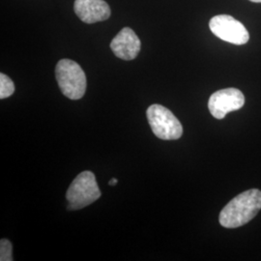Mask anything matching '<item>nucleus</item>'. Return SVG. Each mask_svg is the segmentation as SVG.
<instances>
[{
	"instance_id": "1",
	"label": "nucleus",
	"mask_w": 261,
	"mask_h": 261,
	"mask_svg": "<svg viewBox=\"0 0 261 261\" xmlns=\"http://www.w3.org/2000/svg\"><path fill=\"white\" fill-rule=\"evenodd\" d=\"M261 210V191L251 189L235 196L221 211L219 222L225 228L248 224Z\"/></svg>"
},
{
	"instance_id": "6",
	"label": "nucleus",
	"mask_w": 261,
	"mask_h": 261,
	"mask_svg": "<svg viewBox=\"0 0 261 261\" xmlns=\"http://www.w3.org/2000/svg\"><path fill=\"white\" fill-rule=\"evenodd\" d=\"M245 105V96L237 88H225L212 94L208 109L216 119H224L228 112L238 111Z\"/></svg>"
},
{
	"instance_id": "2",
	"label": "nucleus",
	"mask_w": 261,
	"mask_h": 261,
	"mask_svg": "<svg viewBox=\"0 0 261 261\" xmlns=\"http://www.w3.org/2000/svg\"><path fill=\"white\" fill-rule=\"evenodd\" d=\"M56 81L64 96L71 100L84 97L86 90V76L84 70L76 62L61 59L56 68Z\"/></svg>"
},
{
	"instance_id": "4",
	"label": "nucleus",
	"mask_w": 261,
	"mask_h": 261,
	"mask_svg": "<svg viewBox=\"0 0 261 261\" xmlns=\"http://www.w3.org/2000/svg\"><path fill=\"white\" fill-rule=\"evenodd\" d=\"M150 127L154 135L164 140H175L183 135V126L176 116L164 106H150L146 112Z\"/></svg>"
},
{
	"instance_id": "5",
	"label": "nucleus",
	"mask_w": 261,
	"mask_h": 261,
	"mask_svg": "<svg viewBox=\"0 0 261 261\" xmlns=\"http://www.w3.org/2000/svg\"><path fill=\"white\" fill-rule=\"evenodd\" d=\"M209 28L215 36L233 45H245L250 39L244 24L228 15L215 16L209 21Z\"/></svg>"
},
{
	"instance_id": "12",
	"label": "nucleus",
	"mask_w": 261,
	"mask_h": 261,
	"mask_svg": "<svg viewBox=\"0 0 261 261\" xmlns=\"http://www.w3.org/2000/svg\"><path fill=\"white\" fill-rule=\"evenodd\" d=\"M250 1L254 2V3H261V0H250Z\"/></svg>"
},
{
	"instance_id": "11",
	"label": "nucleus",
	"mask_w": 261,
	"mask_h": 261,
	"mask_svg": "<svg viewBox=\"0 0 261 261\" xmlns=\"http://www.w3.org/2000/svg\"><path fill=\"white\" fill-rule=\"evenodd\" d=\"M117 184V179L116 178H113L112 179L110 182H109V185L110 186H114V185H116Z\"/></svg>"
},
{
	"instance_id": "7",
	"label": "nucleus",
	"mask_w": 261,
	"mask_h": 261,
	"mask_svg": "<svg viewBox=\"0 0 261 261\" xmlns=\"http://www.w3.org/2000/svg\"><path fill=\"white\" fill-rule=\"evenodd\" d=\"M140 38L130 28H124L112 39L111 48L113 54L123 60H133L140 53Z\"/></svg>"
},
{
	"instance_id": "3",
	"label": "nucleus",
	"mask_w": 261,
	"mask_h": 261,
	"mask_svg": "<svg viewBox=\"0 0 261 261\" xmlns=\"http://www.w3.org/2000/svg\"><path fill=\"white\" fill-rule=\"evenodd\" d=\"M100 196L101 192L93 172L84 171L74 179L66 193L69 201L68 210H77L90 205Z\"/></svg>"
},
{
	"instance_id": "10",
	"label": "nucleus",
	"mask_w": 261,
	"mask_h": 261,
	"mask_svg": "<svg viewBox=\"0 0 261 261\" xmlns=\"http://www.w3.org/2000/svg\"><path fill=\"white\" fill-rule=\"evenodd\" d=\"M0 260L13 261L12 244L7 239H2L0 242Z\"/></svg>"
},
{
	"instance_id": "9",
	"label": "nucleus",
	"mask_w": 261,
	"mask_h": 261,
	"mask_svg": "<svg viewBox=\"0 0 261 261\" xmlns=\"http://www.w3.org/2000/svg\"><path fill=\"white\" fill-rule=\"evenodd\" d=\"M15 92V85L8 75L0 74V99H6Z\"/></svg>"
},
{
	"instance_id": "8",
	"label": "nucleus",
	"mask_w": 261,
	"mask_h": 261,
	"mask_svg": "<svg viewBox=\"0 0 261 261\" xmlns=\"http://www.w3.org/2000/svg\"><path fill=\"white\" fill-rule=\"evenodd\" d=\"M74 10L82 21L89 24L109 19L112 13L105 0H75Z\"/></svg>"
}]
</instances>
